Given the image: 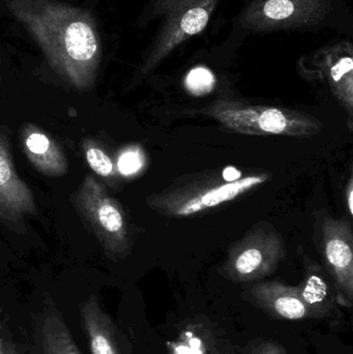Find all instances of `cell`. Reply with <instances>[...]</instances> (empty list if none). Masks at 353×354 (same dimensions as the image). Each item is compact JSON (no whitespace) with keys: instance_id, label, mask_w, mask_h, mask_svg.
I'll return each instance as SVG.
<instances>
[{"instance_id":"obj_20","label":"cell","mask_w":353,"mask_h":354,"mask_svg":"<svg viewBox=\"0 0 353 354\" xmlns=\"http://www.w3.org/2000/svg\"><path fill=\"white\" fill-rule=\"evenodd\" d=\"M345 201L347 206L348 212L350 216L353 214V178L350 177L348 179L347 185L345 187Z\"/></svg>"},{"instance_id":"obj_7","label":"cell","mask_w":353,"mask_h":354,"mask_svg":"<svg viewBox=\"0 0 353 354\" xmlns=\"http://www.w3.org/2000/svg\"><path fill=\"white\" fill-rule=\"evenodd\" d=\"M323 256L327 272L335 287L336 299L343 307L353 301V234L345 218L325 216L321 225Z\"/></svg>"},{"instance_id":"obj_18","label":"cell","mask_w":353,"mask_h":354,"mask_svg":"<svg viewBox=\"0 0 353 354\" xmlns=\"http://www.w3.org/2000/svg\"><path fill=\"white\" fill-rule=\"evenodd\" d=\"M247 354H287L283 346L271 341H263L253 347Z\"/></svg>"},{"instance_id":"obj_11","label":"cell","mask_w":353,"mask_h":354,"mask_svg":"<svg viewBox=\"0 0 353 354\" xmlns=\"http://www.w3.org/2000/svg\"><path fill=\"white\" fill-rule=\"evenodd\" d=\"M168 354H233L227 339L211 322H187L173 340L167 343Z\"/></svg>"},{"instance_id":"obj_2","label":"cell","mask_w":353,"mask_h":354,"mask_svg":"<svg viewBox=\"0 0 353 354\" xmlns=\"http://www.w3.org/2000/svg\"><path fill=\"white\" fill-rule=\"evenodd\" d=\"M198 113L213 118L228 130L256 136L310 138L323 128L318 118L305 112L232 100H220Z\"/></svg>"},{"instance_id":"obj_8","label":"cell","mask_w":353,"mask_h":354,"mask_svg":"<svg viewBox=\"0 0 353 354\" xmlns=\"http://www.w3.org/2000/svg\"><path fill=\"white\" fill-rule=\"evenodd\" d=\"M330 0H257L242 17V24L256 30L300 26L325 16Z\"/></svg>"},{"instance_id":"obj_21","label":"cell","mask_w":353,"mask_h":354,"mask_svg":"<svg viewBox=\"0 0 353 354\" xmlns=\"http://www.w3.org/2000/svg\"><path fill=\"white\" fill-rule=\"evenodd\" d=\"M68 354H77V353H68Z\"/></svg>"},{"instance_id":"obj_17","label":"cell","mask_w":353,"mask_h":354,"mask_svg":"<svg viewBox=\"0 0 353 354\" xmlns=\"http://www.w3.org/2000/svg\"><path fill=\"white\" fill-rule=\"evenodd\" d=\"M215 78L213 74L205 68H196L189 73L186 79V85L193 93H207L213 88Z\"/></svg>"},{"instance_id":"obj_14","label":"cell","mask_w":353,"mask_h":354,"mask_svg":"<svg viewBox=\"0 0 353 354\" xmlns=\"http://www.w3.org/2000/svg\"><path fill=\"white\" fill-rule=\"evenodd\" d=\"M327 78L332 91L346 110L350 118L353 113V60L348 54L327 58Z\"/></svg>"},{"instance_id":"obj_4","label":"cell","mask_w":353,"mask_h":354,"mask_svg":"<svg viewBox=\"0 0 353 354\" xmlns=\"http://www.w3.org/2000/svg\"><path fill=\"white\" fill-rule=\"evenodd\" d=\"M75 205L108 256L120 258L130 251L126 214L103 183L87 174L75 196Z\"/></svg>"},{"instance_id":"obj_15","label":"cell","mask_w":353,"mask_h":354,"mask_svg":"<svg viewBox=\"0 0 353 354\" xmlns=\"http://www.w3.org/2000/svg\"><path fill=\"white\" fill-rule=\"evenodd\" d=\"M85 158L87 163L93 172L97 176L105 177V178H114L116 176V168L113 161L110 159L109 156L99 149L95 143L91 140H86L83 143Z\"/></svg>"},{"instance_id":"obj_10","label":"cell","mask_w":353,"mask_h":354,"mask_svg":"<svg viewBox=\"0 0 353 354\" xmlns=\"http://www.w3.org/2000/svg\"><path fill=\"white\" fill-rule=\"evenodd\" d=\"M257 305L277 318L302 320L313 317L298 286H289L278 281L254 285L250 290Z\"/></svg>"},{"instance_id":"obj_16","label":"cell","mask_w":353,"mask_h":354,"mask_svg":"<svg viewBox=\"0 0 353 354\" xmlns=\"http://www.w3.org/2000/svg\"><path fill=\"white\" fill-rule=\"evenodd\" d=\"M144 160L143 151L139 147H128L118 158V171L124 176H135L142 169L145 164Z\"/></svg>"},{"instance_id":"obj_13","label":"cell","mask_w":353,"mask_h":354,"mask_svg":"<svg viewBox=\"0 0 353 354\" xmlns=\"http://www.w3.org/2000/svg\"><path fill=\"white\" fill-rule=\"evenodd\" d=\"M304 280L298 285L300 295L310 309L313 317L327 316L334 306L333 291L327 272L307 258Z\"/></svg>"},{"instance_id":"obj_19","label":"cell","mask_w":353,"mask_h":354,"mask_svg":"<svg viewBox=\"0 0 353 354\" xmlns=\"http://www.w3.org/2000/svg\"><path fill=\"white\" fill-rule=\"evenodd\" d=\"M93 354H115L110 341L104 335H97L91 341Z\"/></svg>"},{"instance_id":"obj_5","label":"cell","mask_w":353,"mask_h":354,"mask_svg":"<svg viewBox=\"0 0 353 354\" xmlns=\"http://www.w3.org/2000/svg\"><path fill=\"white\" fill-rule=\"evenodd\" d=\"M285 252L279 232L269 223H258L229 248L221 274L236 283L260 280L273 274Z\"/></svg>"},{"instance_id":"obj_3","label":"cell","mask_w":353,"mask_h":354,"mask_svg":"<svg viewBox=\"0 0 353 354\" xmlns=\"http://www.w3.org/2000/svg\"><path fill=\"white\" fill-rule=\"evenodd\" d=\"M269 178V174L261 172L232 181L220 178L193 181L153 194L147 198L146 204L161 216L172 218H188L233 201L265 185Z\"/></svg>"},{"instance_id":"obj_12","label":"cell","mask_w":353,"mask_h":354,"mask_svg":"<svg viewBox=\"0 0 353 354\" xmlns=\"http://www.w3.org/2000/svg\"><path fill=\"white\" fill-rule=\"evenodd\" d=\"M25 153L37 171L50 177L68 174V161L60 147L41 129L26 124L22 130Z\"/></svg>"},{"instance_id":"obj_1","label":"cell","mask_w":353,"mask_h":354,"mask_svg":"<svg viewBox=\"0 0 353 354\" xmlns=\"http://www.w3.org/2000/svg\"><path fill=\"white\" fill-rule=\"evenodd\" d=\"M6 6L66 83L78 91L93 87L102 46L88 12L56 0H6Z\"/></svg>"},{"instance_id":"obj_6","label":"cell","mask_w":353,"mask_h":354,"mask_svg":"<svg viewBox=\"0 0 353 354\" xmlns=\"http://www.w3.org/2000/svg\"><path fill=\"white\" fill-rule=\"evenodd\" d=\"M217 0H163L168 18L141 73L147 74L180 43L201 32L209 23Z\"/></svg>"},{"instance_id":"obj_9","label":"cell","mask_w":353,"mask_h":354,"mask_svg":"<svg viewBox=\"0 0 353 354\" xmlns=\"http://www.w3.org/2000/svg\"><path fill=\"white\" fill-rule=\"evenodd\" d=\"M37 212L32 192L15 170L10 139L0 132V221L8 228H15Z\"/></svg>"}]
</instances>
